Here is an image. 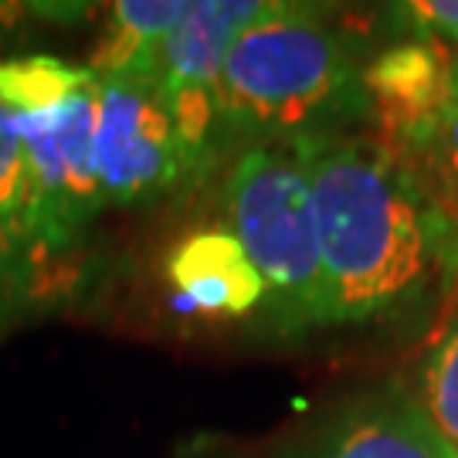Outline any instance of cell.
<instances>
[{"label":"cell","instance_id":"6da1fadb","mask_svg":"<svg viewBox=\"0 0 458 458\" xmlns=\"http://www.w3.org/2000/svg\"><path fill=\"white\" fill-rule=\"evenodd\" d=\"M306 170L327 282V327L408 310L445 272L452 225L411 166L377 136L323 132L289 143Z\"/></svg>","mask_w":458,"mask_h":458},{"label":"cell","instance_id":"7a4b0ae2","mask_svg":"<svg viewBox=\"0 0 458 458\" xmlns=\"http://www.w3.org/2000/svg\"><path fill=\"white\" fill-rule=\"evenodd\" d=\"M221 130L255 140H302L367 119L363 65L327 17L268 4L225 55L214 79Z\"/></svg>","mask_w":458,"mask_h":458},{"label":"cell","instance_id":"3957f363","mask_svg":"<svg viewBox=\"0 0 458 458\" xmlns=\"http://www.w3.org/2000/svg\"><path fill=\"white\" fill-rule=\"evenodd\" d=\"M211 89H166L157 79H102L96 113V170L106 204H147L208 170L217 147Z\"/></svg>","mask_w":458,"mask_h":458},{"label":"cell","instance_id":"277c9868","mask_svg":"<svg viewBox=\"0 0 458 458\" xmlns=\"http://www.w3.org/2000/svg\"><path fill=\"white\" fill-rule=\"evenodd\" d=\"M228 231L262 272L285 327H327V282L306 170L293 147L245 149L225 181Z\"/></svg>","mask_w":458,"mask_h":458},{"label":"cell","instance_id":"5b68a950","mask_svg":"<svg viewBox=\"0 0 458 458\" xmlns=\"http://www.w3.org/2000/svg\"><path fill=\"white\" fill-rule=\"evenodd\" d=\"M98 75L79 96L48 113L17 115L28 157V234L48 255H65L106 211L96 170Z\"/></svg>","mask_w":458,"mask_h":458},{"label":"cell","instance_id":"8992f818","mask_svg":"<svg viewBox=\"0 0 458 458\" xmlns=\"http://www.w3.org/2000/svg\"><path fill=\"white\" fill-rule=\"evenodd\" d=\"M289 458H458L418 397L387 384L346 401Z\"/></svg>","mask_w":458,"mask_h":458},{"label":"cell","instance_id":"52a82bcc","mask_svg":"<svg viewBox=\"0 0 458 458\" xmlns=\"http://www.w3.org/2000/svg\"><path fill=\"white\" fill-rule=\"evenodd\" d=\"M363 96L377 140L394 153L408 149L452 106V51L411 34L363 65Z\"/></svg>","mask_w":458,"mask_h":458},{"label":"cell","instance_id":"ba28073f","mask_svg":"<svg viewBox=\"0 0 458 458\" xmlns=\"http://www.w3.org/2000/svg\"><path fill=\"white\" fill-rule=\"evenodd\" d=\"M166 282L208 316H248L268 299L262 272L228 228L183 234L166 255Z\"/></svg>","mask_w":458,"mask_h":458},{"label":"cell","instance_id":"9c48e42d","mask_svg":"<svg viewBox=\"0 0 458 458\" xmlns=\"http://www.w3.org/2000/svg\"><path fill=\"white\" fill-rule=\"evenodd\" d=\"M268 11V0H187L166 34L157 82L166 89H214L225 55Z\"/></svg>","mask_w":458,"mask_h":458},{"label":"cell","instance_id":"30bf717a","mask_svg":"<svg viewBox=\"0 0 458 458\" xmlns=\"http://www.w3.org/2000/svg\"><path fill=\"white\" fill-rule=\"evenodd\" d=\"M187 0H123L113 4L109 28L92 55L102 79H157L166 34L181 21Z\"/></svg>","mask_w":458,"mask_h":458},{"label":"cell","instance_id":"8fae6325","mask_svg":"<svg viewBox=\"0 0 458 458\" xmlns=\"http://www.w3.org/2000/svg\"><path fill=\"white\" fill-rule=\"evenodd\" d=\"M96 82V72L68 65L51 55H24L0 62V102L14 115H38L79 96Z\"/></svg>","mask_w":458,"mask_h":458},{"label":"cell","instance_id":"7c38bea8","mask_svg":"<svg viewBox=\"0 0 458 458\" xmlns=\"http://www.w3.org/2000/svg\"><path fill=\"white\" fill-rule=\"evenodd\" d=\"M51 262L55 255L34 245L28 234L0 228V336L45 306L55 285Z\"/></svg>","mask_w":458,"mask_h":458},{"label":"cell","instance_id":"4fadbf2b","mask_svg":"<svg viewBox=\"0 0 458 458\" xmlns=\"http://www.w3.org/2000/svg\"><path fill=\"white\" fill-rule=\"evenodd\" d=\"M411 174L418 177L421 191L431 204L445 214L448 225L458 221V106H448L438 123L418 136L408 149L397 153Z\"/></svg>","mask_w":458,"mask_h":458},{"label":"cell","instance_id":"5bb4252c","mask_svg":"<svg viewBox=\"0 0 458 458\" xmlns=\"http://www.w3.org/2000/svg\"><path fill=\"white\" fill-rule=\"evenodd\" d=\"M421 408L458 448V312L438 336L435 350L428 353L421 377Z\"/></svg>","mask_w":458,"mask_h":458},{"label":"cell","instance_id":"9a60e30c","mask_svg":"<svg viewBox=\"0 0 458 458\" xmlns=\"http://www.w3.org/2000/svg\"><path fill=\"white\" fill-rule=\"evenodd\" d=\"M0 228L28 234V157L17 115L4 102H0Z\"/></svg>","mask_w":458,"mask_h":458},{"label":"cell","instance_id":"2e32d148","mask_svg":"<svg viewBox=\"0 0 458 458\" xmlns=\"http://www.w3.org/2000/svg\"><path fill=\"white\" fill-rule=\"evenodd\" d=\"M397 21L414 28V38L431 41H458V0H411L394 7Z\"/></svg>","mask_w":458,"mask_h":458},{"label":"cell","instance_id":"e0dca14e","mask_svg":"<svg viewBox=\"0 0 458 458\" xmlns=\"http://www.w3.org/2000/svg\"><path fill=\"white\" fill-rule=\"evenodd\" d=\"M445 289H448V299L452 306H458V221L448 231V251H445Z\"/></svg>","mask_w":458,"mask_h":458},{"label":"cell","instance_id":"ac0fdd59","mask_svg":"<svg viewBox=\"0 0 458 458\" xmlns=\"http://www.w3.org/2000/svg\"><path fill=\"white\" fill-rule=\"evenodd\" d=\"M452 106H458V51L452 55Z\"/></svg>","mask_w":458,"mask_h":458}]
</instances>
